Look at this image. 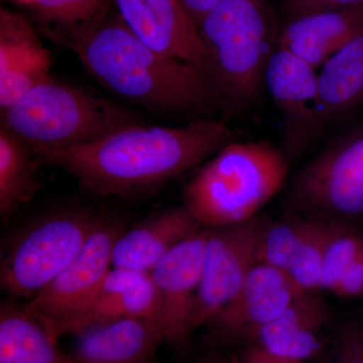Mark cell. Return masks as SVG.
<instances>
[{"label": "cell", "mask_w": 363, "mask_h": 363, "mask_svg": "<svg viewBox=\"0 0 363 363\" xmlns=\"http://www.w3.org/2000/svg\"><path fill=\"white\" fill-rule=\"evenodd\" d=\"M233 140L221 121L181 126L131 123L67 149L35 154L40 164L65 169L82 187L100 196H128L162 185L197 166Z\"/></svg>", "instance_id": "obj_1"}, {"label": "cell", "mask_w": 363, "mask_h": 363, "mask_svg": "<svg viewBox=\"0 0 363 363\" xmlns=\"http://www.w3.org/2000/svg\"><path fill=\"white\" fill-rule=\"evenodd\" d=\"M61 44L76 52L100 84L147 108L205 111L215 100L196 67L152 49L107 9Z\"/></svg>", "instance_id": "obj_2"}, {"label": "cell", "mask_w": 363, "mask_h": 363, "mask_svg": "<svg viewBox=\"0 0 363 363\" xmlns=\"http://www.w3.org/2000/svg\"><path fill=\"white\" fill-rule=\"evenodd\" d=\"M288 171L269 140L228 143L186 184L183 207L202 228L245 223L281 190Z\"/></svg>", "instance_id": "obj_3"}, {"label": "cell", "mask_w": 363, "mask_h": 363, "mask_svg": "<svg viewBox=\"0 0 363 363\" xmlns=\"http://www.w3.org/2000/svg\"><path fill=\"white\" fill-rule=\"evenodd\" d=\"M215 99L229 108L252 104L279 42L264 0H221L198 26Z\"/></svg>", "instance_id": "obj_4"}, {"label": "cell", "mask_w": 363, "mask_h": 363, "mask_svg": "<svg viewBox=\"0 0 363 363\" xmlns=\"http://www.w3.org/2000/svg\"><path fill=\"white\" fill-rule=\"evenodd\" d=\"M136 123L123 107L51 75L1 111V128L35 155L94 142Z\"/></svg>", "instance_id": "obj_5"}, {"label": "cell", "mask_w": 363, "mask_h": 363, "mask_svg": "<svg viewBox=\"0 0 363 363\" xmlns=\"http://www.w3.org/2000/svg\"><path fill=\"white\" fill-rule=\"evenodd\" d=\"M98 219L89 212L69 210L26 227L2 262V290L16 297H35L77 257Z\"/></svg>", "instance_id": "obj_6"}, {"label": "cell", "mask_w": 363, "mask_h": 363, "mask_svg": "<svg viewBox=\"0 0 363 363\" xmlns=\"http://www.w3.org/2000/svg\"><path fill=\"white\" fill-rule=\"evenodd\" d=\"M267 222L250 219L238 225L207 229L201 281L196 294L190 330L211 323L240 292L257 266Z\"/></svg>", "instance_id": "obj_7"}, {"label": "cell", "mask_w": 363, "mask_h": 363, "mask_svg": "<svg viewBox=\"0 0 363 363\" xmlns=\"http://www.w3.org/2000/svg\"><path fill=\"white\" fill-rule=\"evenodd\" d=\"M123 233L116 222L98 219L77 257L23 307L55 340L64 335L67 324L111 271L114 245Z\"/></svg>", "instance_id": "obj_8"}, {"label": "cell", "mask_w": 363, "mask_h": 363, "mask_svg": "<svg viewBox=\"0 0 363 363\" xmlns=\"http://www.w3.org/2000/svg\"><path fill=\"white\" fill-rule=\"evenodd\" d=\"M293 201L313 213H363V133L338 140L298 173Z\"/></svg>", "instance_id": "obj_9"}, {"label": "cell", "mask_w": 363, "mask_h": 363, "mask_svg": "<svg viewBox=\"0 0 363 363\" xmlns=\"http://www.w3.org/2000/svg\"><path fill=\"white\" fill-rule=\"evenodd\" d=\"M207 229L187 238L171 250L150 272L159 295L157 323L164 341L183 345L190 330L196 294L201 281Z\"/></svg>", "instance_id": "obj_10"}, {"label": "cell", "mask_w": 363, "mask_h": 363, "mask_svg": "<svg viewBox=\"0 0 363 363\" xmlns=\"http://www.w3.org/2000/svg\"><path fill=\"white\" fill-rule=\"evenodd\" d=\"M114 2L124 25L138 39L162 54L196 67L207 79L206 52L199 28L180 0Z\"/></svg>", "instance_id": "obj_11"}, {"label": "cell", "mask_w": 363, "mask_h": 363, "mask_svg": "<svg viewBox=\"0 0 363 363\" xmlns=\"http://www.w3.org/2000/svg\"><path fill=\"white\" fill-rule=\"evenodd\" d=\"M285 272L257 264L235 298L211 323L226 338H252L260 327L279 316L305 292Z\"/></svg>", "instance_id": "obj_12"}, {"label": "cell", "mask_w": 363, "mask_h": 363, "mask_svg": "<svg viewBox=\"0 0 363 363\" xmlns=\"http://www.w3.org/2000/svg\"><path fill=\"white\" fill-rule=\"evenodd\" d=\"M317 69L292 52L277 45L267 63L264 84L284 119L293 150L319 130Z\"/></svg>", "instance_id": "obj_13"}, {"label": "cell", "mask_w": 363, "mask_h": 363, "mask_svg": "<svg viewBox=\"0 0 363 363\" xmlns=\"http://www.w3.org/2000/svg\"><path fill=\"white\" fill-rule=\"evenodd\" d=\"M52 56L25 16L0 9V109L49 77Z\"/></svg>", "instance_id": "obj_14"}, {"label": "cell", "mask_w": 363, "mask_h": 363, "mask_svg": "<svg viewBox=\"0 0 363 363\" xmlns=\"http://www.w3.org/2000/svg\"><path fill=\"white\" fill-rule=\"evenodd\" d=\"M157 313L159 295L150 274L113 267L67 324L64 335H75L93 325L125 318H147L157 322Z\"/></svg>", "instance_id": "obj_15"}, {"label": "cell", "mask_w": 363, "mask_h": 363, "mask_svg": "<svg viewBox=\"0 0 363 363\" xmlns=\"http://www.w3.org/2000/svg\"><path fill=\"white\" fill-rule=\"evenodd\" d=\"M75 336L74 363H152L164 341L160 324L147 318L93 325Z\"/></svg>", "instance_id": "obj_16"}, {"label": "cell", "mask_w": 363, "mask_h": 363, "mask_svg": "<svg viewBox=\"0 0 363 363\" xmlns=\"http://www.w3.org/2000/svg\"><path fill=\"white\" fill-rule=\"evenodd\" d=\"M362 35L363 6L327 9L290 18L278 45L317 69Z\"/></svg>", "instance_id": "obj_17"}, {"label": "cell", "mask_w": 363, "mask_h": 363, "mask_svg": "<svg viewBox=\"0 0 363 363\" xmlns=\"http://www.w3.org/2000/svg\"><path fill=\"white\" fill-rule=\"evenodd\" d=\"M202 229L185 208L167 210L119 236L112 267L150 274L172 248Z\"/></svg>", "instance_id": "obj_18"}, {"label": "cell", "mask_w": 363, "mask_h": 363, "mask_svg": "<svg viewBox=\"0 0 363 363\" xmlns=\"http://www.w3.org/2000/svg\"><path fill=\"white\" fill-rule=\"evenodd\" d=\"M327 319L328 313L323 303L305 291L279 316L260 327L252 338L259 342L257 347L272 354L307 359L321 350L320 331Z\"/></svg>", "instance_id": "obj_19"}, {"label": "cell", "mask_w": 363, "mask_h": 363, "mask_svg": "<svg viewBox=\"0 0 363 363\" xmlns=\"http://www.w3.org/2000/svg\"><path fill=\"white\" fill-rule=\"evenodd\" d=\"M363 102V35L325 62L318 73L319 130Z\"/></svg>", "instance_id": "obj_20"}, {"label": "cell", "mask_w": 363, "mask_h": 363, "mask_svg": "<svg viewBox=\"0 0 363 363\" xmlns=\"http://www.w3.org/2000/svg\"><path fill=\"white\" fill-rule=\"evenodd\" d=\"M58 341L25 308L4 303L0 308V363H74Z\"/></svg>", "instance_id": "obj_21"}, {"label": "cell", "mask_w": 363, "mask_h": 363, "mask_svg": "<svg viewBox=\"0 0 363 363\" xmlns=\"http://www.w3.org/2000/svg\"><path fill=\"white\" fill-rule=\"evenodd\" d=\"M30 145L6 128H0V214L7 219L23 203L30 201L39 183V160Z\"/></svg>", "instance_id": "obj_22"}, {"label": "cell", "mask_w": 363, "mask_h": 363, "mask_svg": "<svg viewBox=\"0 0 363 363\" xmlns=\"http://www.w3.org/2000/svg\"><path fill=\"white\" fill-rule=\"evenodd\" d=\"M30 7L52 40L63 42L107 9V0H13Z\"/></svg>", "instance_id": "obj_23"}, {"label": "cell", "mask_w": 363, "mask_h": 363, "mask_svg": "<svg viewBox=\"0 0 363 363\" xmlns=\"http://www.w3.org/2000/svg\"><path fill=\"white\" fill-rule=\"evenodd\" d=\"M343 227L327 219L311 218L309 230L286 274L303 290L319 286L325 252Z\"/></svg>", "instance_id": "obj_24"}, {"label": "cell", "mask_w": 363, "mask_h": 363, "mask_svg": "<svg viewBox=\"0 0 363 363\" xmlns=\"http://www.w3.org/2000/svg\"><path fill=\"white\" fill-rule=\"evenodd\" d=\"M311 218L267 226L260 240L257 262L286 272L309 230Z\"/></svg>", "instance_id": "obj_25"}, {"label": "cell", "mask_w": 363, "mask_h": 363, "mask_svg": "<svg viewBox=\"0 0 363 363\" xmlns=\"http://www.w3.org/2000/svg\"><path fill=\"white\" fill-rule=\"evenodd\" d=\"M362 252V236L345 228L341 229L325 252L320 288L333 291L344 272Z\"/></svg>", "instance_id": "obj_26"}, {"label": "cell", "mask_w": 363, "mask_h": 363, "mask_svg": "<svg viewBox=\"0 0 363 363\" xmlns=\"http://www.w3.org/2000/svg\"><path fill=\"white\" fill-rule=\"evenodd\" d=\"M363 6V0H288L290 18L327 9Z\"/></svg>", "instance_id": "obj_27"}, {"label": "cell", "mask_w": 363, "mask_h": 363, "mask_svg": "<svg viewBox=\"0 0 363 363\" xmlns=\"http://www.w3.org/2000/svg\"><path fill=\"white\" fill-rule=\"evenodd\" d=\"M332 363H363V331L351 330L344 334Z\"/></svg>", "instance_id": "obj_28"}, {"label": "cell", "mask_w": 363, "mask_h": 363, "mask_svg": "<svg viewBox=\"0 0 363 363\" xmlns=\"http://www.w3.org/2000/svg\"><path fill=\"white\" fill-rule=\"evenodd\" d=\"M333 291L338 295L345 296V297L363 293V252L346 269Z\"/></svg>", "instance_id": "obj_29"}, {"label": "cell", "mask_w": 363, "mask_h": 363, "mask_svg": "<svg viewBox=\"0 0 363 363\" xmlns=\"http://www.w3.org/2000/svg\"><path fill=\"white\" fill-rule=\"evenodd\" d=\"M220 1L221 0H180L182 6L197 26H199L206 14Z\"/></svg>", "instance_id": "obj_30"}, {"label": "cell", "mask_w": 363, "mask_h": 363, "mask_svg": "<svg viewBox=\"0 0 363 363\" xmlns=\"http://www.w3.org/2000/svg\"><path fill=\"white\" fill-rule=\"evenodd\" d=\"M242 363H304V360L278 357L262 348L255 347L245 353Z\"/></svg>", "instance_id": "obj_31"}, {"label": "cell", "mask_w": 363, "mask_h": 363, "mask_svg": "<svg viewBox=\"0 0 363 363\" xmlns=\"http://www.w3.org/2000/svg\"><path fill=\"white\" fill-rule=\"evenodd\" d=\"M195 363H238V360L222 353H209L197 360Z\"/></svg>", "instance_id": "obj_32"}]
</instances>
